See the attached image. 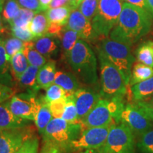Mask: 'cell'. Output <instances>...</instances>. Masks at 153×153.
<instances>
[{"mask_svg":"<svg viewBox=\"0 0 153 153\" xmlns=\"http://www.w3.org/2000/svg\"><path fill=\"white\" fill-rule=\"evenodd\" d=\"M122 0H101L91 24L97 37H108L116 25L123 8Z\"/></svg>","mask_w":153,"mask_h":153,"instance_id":"obj_7","label":"cell"},{"mask_svg":"<svg viewBox=\"0 0 153 153\" xmlns=\"http://www.w3.org/2000/svg\"><path fill=\"white\" fill-rule=\"evenodd\" d=\"M76 153H97L96 150H92V149H87V150H83L78 151Z\"/></svg>","mask_w":153,"mask_h":153,"instance_id":"obj_49","label":"cell"},{"mask_svg":"<svg viewBox=\"0 0 153 153\" xmlns=\"http://www.w3.org/2000/svg\"><path fill=\"white\" fill-rule=\"evenodd\" d=\"M152 22V15L150 12L124 2L117 24L108 37L131 47L150 31Z\"/></svg>","mask_w":153,"mask_h":153,"instance_id":"obj_1","label":"cell"},{"mask_svg":"<svg viewBox=\"0 0 153 153\" xmlns=\"http://www.w3.org/2000/svg\"><path fill=\"white\" fill-rule=\"evenodd\" d=\"M4 45L7 57L9 61L15 54L21 52V51H23L24 42L19 39V38L12 36V37L4 40Z\"/></svg>","mask_w":153,"mask_h":153,"instance_id":"obj_32","label":"cell"},{"mask_svg":"<svg viewBox=\"0 0 153 153\" xmlns=\"http://www.w3.org/2000/svg\"><path fill=\"white\" fill-rule=\"evenodd\" d=\"M67 100H68L67 96H65L62 98L53 101L50 103V110L53 118H62L67 104Z\"/></svg>","mask_w":153,"mask_h":153,"instance_id":"obj_38","label":"cell"},{"mask_svg":"<svg viewBox=\"0 0 153 153\" xmlns=\"http://www.w3.org/2000/svg\"><path fill=\"white\" fill-rule=\"evenodd\" d=\"M100 1L101 0H84L79 4L78 9L91 22Z\"/></svg>","mask_w":153,"mask_h":153,"instance_id":"obj_35","label":"cell"},{"mask_svg":"<svg viewBox=\"0 0 153 153\" xmlns=\"http://www.w3.org/2000/svg\"><path fill=\"white\" fill-rule=\"evenodd\" d=\"M45 91V94L44 95L45 99L48 103H51V101L57 100V99L62 98L66 96V92L62 87L56 84H53L48 87Z\"/></svg>","mask_w":153,"mask_h":153,"instance_id":"obj_36","label":"cell"},{"mask_svg":"<svg viewBox=\"0 0 153 153\" xmlns=\"http://www.w3.org/2000/svg\"><path fill=\"white\" fill-rule=\"evenodd\" d=\"M137 149L140 153H153V128L138 137Z\"/></svg>","mask_w":153,"mask_h":153,"instance_id":"obj_33","label":"cell"},{"mask_svg":"<svg viewBox=\"0 0 153 153\" xmlns=\"http://www.w3.org/2000/svg\"><path fill=\"white\" fill-rule=\"evenodd\" d=\"M36 13L29 9L21 8L18 14L10 22L11 27H26L29 26Z\"/></svg>","mask_w":153,"mask_h":153,"instance_id":"obj_30","label":"cell"},{"mask_svg":"<svg viewBox=\"0 0 153 153\" xmlns=\"http://www.w3.org/2000/svg\"><path fill=\"white\" fill-rule=\"evenodd\" d=\"M153 76V68L145 65L140 62H137L132 68L131 75L130 78L129 86L144 81Z\"/></svg>","mask_w":153,"mask_h":153,"instance_id":"obj_28","label":"cell"},{"mask_svg":"<svg viewBox=\"0 0 153 153\" xmlns=\"http://www.w3.org/2000/svg\"><path fill=\"white\" fill-rule=\"evenodd\" d=\"M124 2H127L129 4H131L137 6V7H140L143 9H145V11H148V12L150 13V10H149L148 4H147L146 0H122ZM151 14V13H150Z\"/></svg>","mask_w":153,"mask_h":153,"instance_id":"obj_44","label":"cell"},{"mask_svg":"<svg viewBox=\"0 0 153 153\" xmlns=\"http://www.w3.org/2000/svg\"><path fill=\"white\" fill-rule=\"evenodd\" d=\"M65 6L70 7V4H69L68 0H52L51 4L49 6V9L58 8V7H65ZM70 8H71V7H70Z\"/></svg>","mask_w":153,"mask_h":153,"instance_id":"obj_45","label":"cell"},{"mask_svg":"<svg viewBox=\"0 0 153 153\" xmlns=\"http://www.w3.org/2000/svg\"><path fill=\"white\" fill-rule=\"evenodd\" d=\"M0 83L11 88H14L16 84L11 74L10 64L6 55L3 39L0 41Z\"/></svg>","mask_w":153,"mask_h":153,"instance_id":"obj_22","label":"cell"},{"mask_svg":"<svg viewBox=\"0 0 153 153\" xmlns=\"http://www.w3.org/2000/svg\"><path fill=\"white\" fill-rule=\"evenodd\" d=\"M133 103V102H132ZM153 122V96L145 100L134 103Z\"/></svg>","mask_w":153,"mask_h":153,"instance_id":"obj_40","label":"cell"},{"mask_svg":"<svg viewBox=\"0 0 153 153\" xmlns=\"http://www.w3.org/2000/svg\"><path fill=\"white\" fill-rule=\"evenodd\" d=\"M38 109L34 122L38 133L42 135L48 124L53 118V116L50 110L49 103L45 100L44 96H38Z\"/></svg>","mask_w":153,"mask_h":153,"instance_id":"obj_18","label":"cell"},{"mask_svg":"<svg viewBox=\"0 0 153 153\" xmlns=\"http://www.w3.org/2000/svg\"><path fill=\"white\" fill-rule=\"evenodd\" d=\"M49 22L48 20L45 13L40 12L35 15L29 24V28L34 37L36 38L46 35Z\"/></svg>","mask_w":153,"mask_h":153,"instance_id":"obj_26","label":"cell"},{"mask_svg":"<svg viewBox=\"0 0 153 153\" xmlns=\"http://www.w3.org/2000/svg\"><path fill=\"white\" fill-rule=\"evenodd\" d=\"M38 70L39 68L29 65L28 68L17 80L16 85L19 88L20 92L26 91L38 92L39 88L38 87L37 82H36Z\"/></svg>","mask_w":153,"mask_h":153,"instance_id":"obj_19","label":"cell"},{"mask_svg":"<svg viewBox=\"0 0 153 153\" xmlns=\"http://www.w3.org/2000/svg\"><path fill=\"white\" fill-rule=\"evenodd\" d=\"M98 48L108 60L120 70L129 87L132 68L135 61L131 47L106 37L103 38Z\"/></svg>","mask_w":153,"mask_h":153,"instance_id":"obj_6","label":"cell"},{"mask_svg":"<svg viewBox=\"0 0 153 153\" xmlns=\"http://www.w3.org/2000/svg\"><path fill=\"white\" fill-rule=\"evenodd\" d=\"M100 71V94L102 99L125 97L128 87L123 74L97 47Z\"/></svg>","mask_w":153,"mask_h":153,"instance_id":"obj_4","label":"cell"},{"mask_svg":"<svg viewBox=\"0 0 153 153\" xmlns=\"http://www.w3.org/2000/svg\"><path fill=\"white\" fill-rule=\"evenodd\" d=\"M83 1H84V0H78V2H77V7H79V4H81Z\"/></svg>","mask_w":153,"mask_h":153,"instance_id":"obj_53","label":"cell"},{"mask_svg":"<svg viewBox=\"0 0 153 153\" xmlns=\"http://www.w3.org/2000/svg\"><path fill=\"white\" fill-rule=\"evenodd\" d=\"M54 83L59 85L66 92V96L74 94L79 88L84 87L77 77L72 72L57 70Z\"/></svg>","mask_w":153,"mask_h":153,"instance_id":"obj_17","label":"cell"},{"mask_svg":"<svg viewBox=\"0 0 153 153\" xmlns=\"http://www.w3.org/2000/svg\"><path fill=\"white\" fill-rule=\"evenodd\" d=\"M79 39V35L73 30L69 29L65 26L62 35L60 36V51L62 60L67 59L75 45L76 42Z\"/></svg>","mask_w":153,"mask_h":153,"instance_id":"obj_23","label":"cell"},{"mask_svg":"<svg viewBox=\"0 0 153 153\" xmlns=\"http://www.w3.org/2000/svg\"><path fill=\"white\" fill-rule=\"evenodd\" d=\"M85 130L81 122L70 123L62 118H53L42 134L43 143L54 145L62 153H72V143Z\"/></svg>","mask_w":153,"mask_h":153,"instance_id":"obj_3","label":"cell"},{"mask_svg":"<svg viewBox=\"0 0 153 153\" xmlns=\"http://www.w3.org/2000/svg\"><path fill=\"white\" fill-rule=\"evenodd\" d=\"M4 1L5 0H0V14H1V11H3V5Z\"/></svg>","mask_w":153,"mask_h":153,"instance_id":"obj_52","label":"cell"},{"mask_svg":"<svg viewBox=\"0 0 153 153\" xmlns=\"http://www.w3.org/2000/svg\"><path fill=\"white\" fill-rule=\"evenodd\" d=\"M135 137L128 126L120 122L113 126L102 147L112 153H135L137 150Z\"/></svg>","mask_w":153,"mask_h":153,"instance_id":"obj_8","label":"cell"},{"mask_svg":"<svg viewBox=\"0 0 153 153\" xmlns=\"http://www.w3.org/2000/svg\"><path fill=\"white\" fill-rule=\"evenodd\" d=\"M65 27L76 31L79 39L86 41H94L98 38L94 30L92 24L78 9H74L70 13Z\"/></svg>","mask_w":153,"mask_h":153,"instance_id":"obj_14","label":"cell"},{"mask_svg":"<svg viewBox=\"0 0 153 153\" xmlns=\"http://www.w3.org/2000/svg\"><path fill=\"white\" fill-rule=\"evenodd\" d=\"M14 94H16V91L14 88L0 83V104L9 100Z\"/></svg>","mask_w":153,"mask_h":153,"instance_id":"obj_42","label":"cell"},{"mask_svg":"<svg viewBox=\"0 0 153 153\" xmlns=\"http://www.w3.org/2000/svg\"><path fill=\"white\" fill-rule=\"evenodd\" d=\"M56 72V63L53 60H48L43 66L39 68L36 78V82L39 89H46L54 84Z\"/></svg>","mask_w":153,"mask_h":153,"instance_id":"obj_20","label":"cell"},{"mask_svg":"<svg viewBox=\"0 0 153 153\" xmlns=\"http://www.w3.org/2000/svg\"><path fill=\"white\" fill-rule=\"evenodd\" d=\"M125 97L101 99L85 118L79 120L85 129L119 123L126 103Z\"/></svg>","mask_w":153,"mask_h":153,"instance_id":"obj_5","label":"cell"},{"mask_svg":"<svg viewBox=\"0 0 153 153\" xmlns=\"http://www.w3.org/2000/svg\"><path fill=\"white\" fill-rule=\"evenodd\" d=\"M96 151H97V153H112V152H109V151L106 150V149L103 148V147L97 149V150H96Z\"/></svg>","mask_w":153,"mask_h":153,"instance_id":"obj_50","label":"cell"},{"mask_svg":"<svg viewBox=\"0 0 153 153\" xmlns=\"http://www.w3.org/2000/svg\"><path fill=\"white\" fill-rule=\"evenodd\" d=\"M125 123L137 138L153 128V122L134 103L126 104L120 116V123Z\"/></svg>","mask_w":153,"mask_h":153,"instance_id":"obj_11","label":"cell"},{"mask_svg":"<svg viewBox=\"0 0 153 153\" xmlns=\"http://www.w3.org/2000/svg\"><path fill=\"white\" fill-rule=\"evenodd\" d=\"M68 1L69 2V4H70V7H71L72 10L78 8L77 7L78 0H68Z\"/></svg>","mask_w":153,"mask_h":153,"instance_id":"obj_47","label":"cell"},{"mask_svg":"<svg viewBox=\"0 0 153 153\" xmlns=\"http://www.w3.org/2000/svg\"><path fill=\"white\" fill-rule=\"evenodd\" d=\"M20 9L17 0H7L2 11L4 20L9 23V24H10L11 21L17 16Z\"/></svg>","mask_w":153,"mask_h":153,"instance_id":"obj_34","label":"cell"},{"mask_svg":"<svg viewBox=\"0 0 153 153\" xmlns=\"http://www.w3.org/2000/svg\"><path fill=\"white\" fill-rule=\"evenodd\" d=\"M66 62L82 85L100 89L98 86L97 57L87 41L78 40Z\"/></svg>","mask_w":153,"mask_h":153,"instance_id":"obj_2","label":"cell"},{"mask_svg":"<svg viewBox=\"0 0 153 153\" xmlns=\"http://www.w3.org/2000/svg\"><path fill=\"white\" fill-rule=\"evenodd\" d=\"M153 96V76L131 86V99L133 103L145 100Z\"/></svg>","mask_w":153,"mask_h":153,"instance_id":"obj_21","label":"cell"},{"mask_svg":"<svg viewBox=\"0 0 153 153\" xmlns=\"http://www.w3.org/2000/svg\"><path fill=\"white\" fill-rule=\"evenodd\" d=\"M138 62L153 68V42L146 41L139 45L136 51Z\"/></svg>","mask_w":153,"mask_h":153,"instance_id":"obj_29","label":"cell"},{"mask_svg":"<svg viewBox=\"0 0 153 153\" xmlns=\"http://www.w3.org/2000/svg\"><path fill=\"white\" fill-rule=\"evenodd\" d=\"M17 1L22 8L33 11L36 14L43 11L39 0H17Z\"/></svg>","mask_w":153,"mask_h":153,"instance_id":"obj_41","label":"cell"},{"mask_svg":"<svg viewBox=\"0 0 153 153\" xmlns=\"http://www.w3.org/2000/svg\"><path fill=\"white\" fill-rule=\"evenodd\" d=\"M1 40H2V38H1V36H0V41H1Z\"/></svg>","mask_w":153,"mask_h":153,"instance_id":"obj_54","label":"cell"},{"mask_svg":"<svg viewBox=\"0 0 153 153\" xmlns=\"http://www.w3.org/2000/svg\"><path fill=\"white\" fill-rule=\"evenodd\" d=\"M10 70L13 77L16 81L29 66V63L23 51L17 53L9 60Z\"/></svg>","mask_w":153,"mask_h":153,"instance_id":"obj_25","label":"cell"},{"mask_svg":"<svg viewBox=\"0 0 153 153\" xmlns=\"http://www.w3.org/2000/svg\"><path fill=\"white\" fill-rule=\"evenodd\" d=\"M39 1L43 11H45L49 9V6L51 4L52 0H39Z\"/></svg>","mask_w":153,"mask_h":153,"instance_id":"obj_46","label":"cell"},{"mask_svg":"<svg viewBox=\"0 0 153 153\" xmlns=\"http://www.w3.org/2000/svg\"><path fill=\"white\" fill-rule=\"evenodd\" d=\"M147 4H148L149 10H150L151 14L153 17V0H146Z\"/></svg>","mask_w":153,"mask_h":153,"instance_id":"obj_48","label":"cell"},{"mask_svg":"<svg viewBox=\"0 0 153 153\" xmlns=\"http://www.w3.org/2000/svg\"><path fill=\"white\" fill-rule=\"evenodd\" d=\"M39 140L36 135L30 137L24 143L22 147L15 153H38Z\"/></svg>","mask_w":153,"mask_h":153,"instance_id":"obj_39","label":"cell"},{"mask_svg":"<svg viewBox=\"0 0 153 153\" xmlns=\"http://www.w3.org/2000/svg\"><path fill=\"white\" fill-rule=\"evenodd\" d=\"M115 124L84 130L80 136L72 143V153L87 149L97 150L104 146L108 133Z\"/></svg>","mask_w":153,"mask_h":153,"instance_id":"obj_10","label":"cell"},{"mask_svg":"<svg viewBox=\"0 0 153 153\" xmlns=\"http://www.w3.org/2000/svg\"><path fill=\"white\" fill-rule=\"evenodd\" d=\"M41 153H62L60 149L54 145L43 143Z\"/></svg>","mask_w":153,"mask_h":153,"instance_id":"obj_43","label":"cell"},{"mask_svg":"<svg viewBox=\"0 0 153 153\" xmlns=\"http://www.w3.org/2000/svg\"><path fill=\"white\" fill-rule=\"evenodd\" d=\"M34 47L45 58L53 60L60 51V40L55 36L46 35L34 40Z\"/></svg>","mask_w":153,"mask_h":153,"instance_id":"obj_16","label":"cell"},{"mask_svg":"<svg viewBox=\"0 0 153 153\" xmlns=\"http://www.w3.org/2000/svg\"><path fill=\"white\" fill-rule=\"evenodd\" d=\"M11 35L24 42L33 41L36 39L30 31L29 26L26 27H11Z\"/></svg>","mask_w":153,"mask_h":153,"instance_id":"obj_37","label":"cell"},{"mask_svg":"<svg viewBox=\"0 0 153 153\" xmlns=\"http://www.w3.org/2000/svg\"><path fill=\"white\" fill-rule=\"evenodd\" d=\"M38 92L32 91L14 94L9 99V108L18 117L34 121L37 113Z\"/></svg>","mask_w":153,"mask_h":153,"instance_id":"obj_9","label":"cell"},{"mask_svg":"<svg viewBox=\"0 0 153 153\" xmlns=\"http://www.w3.org/2000/svg\"><path fill=\"white\" fill-rule=\"evenodd\" d=\"M67 98H68V100H67V104L62 116V118L70 123H78L79 118H78V113L75 104L74 95L67 96Z\"/></svg>","mask_w":153,"mask_h":153,"instance_id":"obj_31","label":"cell"},{"mask_svg":"<svg viewBox=\"0 0 153 153\" xmlns=\"http://www.w3.org/2000/svg\"><path fill=\"white\" fill-rule=\"evenodd\" d=\"M72 11V9L70 7L65 6L58 8L48 9L45 12V15L49 23L65 26Z\"/></svg>","mask_w":153,"mask_h":153,"instance_id":"obj_24","label":"cell"},{"mask_svg":"<svg viewBox=\"0 0 153 153\" xmlns=\"http://www.w3.org/2000/svg\"><path fill=\"white\" fill-rule=\"evenodd\" d=\"M79 121L85 117L100 100V89L84 86L74 94Z\"/></svg>","mask_w":153,"mask_h":153,"instance_id":"obj_13","label":"cell"},{"mask_svg":"<svg viewBox=\"0 0 153 153\" xmlns=\"http://www.w3.org/2000/svg\"><path fill=\"white\" fill-rule=\"evenodd\" d=\"M30 121L13 114L9 108L8 100L0 104V131L22 128L30 126Z\"/></svg>","mask_w":153,"mask_h":153,"instance_id":"obj_15","label":"cell"},{"mask_svg":"<svg viewBox=\"0 0 153 153\" xmlns=\"http://www.w3.org/2000/svg\"><path fill=\"white\" fill-rule=\"evenodd\" d=\"M4 30V25H3V22L2 19H1V14H0V34H1V32L3 31Z\"/></svg>","mask_w":153,"mask_h":153,"instance_id":"obj_51","label":"cell"},{"mask_svg":"<svg viewBox=\"0 0 153 153\" xmlns=\"http://www.w3.org/2000/svg\"><path fill=\"white\" fill-rule=\"evenodd\" d=\"M32 126L0 131V153H15L24 143L36 135Z\"/></svg>","mask_w":153,"mask_h":153,"instance_id":"obj_12","label":"cell"},{"mask_svg":"<svg viewBox=\"0 0 153 153\" xmlns=\"http://www.w3.org/2000/svg\"><path fill=\"white\" fill-rule=\"evenodd\" d=\"M24 55L28 61L30 65L36 66L41 68L48 62V59L45 58L43 55H41L34 47V42L28 41L24 42Z\"/></svg>","mask_w":153,"mask_h":153,"instance_id":"obj_27","label":"cell"}]
</instances>
